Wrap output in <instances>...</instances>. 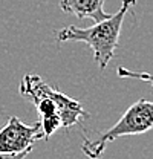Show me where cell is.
I'll return each mask as SVG.
<instances>
[{
	"instance_id": "6da1fadb",
	"label": "cell",
	"mask_w": 153,
	"mask_h": 159,
	"mask_svg": "<svg viewBox=\"0 0 153 159\" xmlns=\"http://www.w3.org/2000/svg\"><path fill=\"white\" fill-rule=\"evenodd\" d=\"M20 95L34 104L40 113L43 138H51L60 127H72L81 119L89 118L81 102L71 98L49 84L35 74H26L20 81Z\"/></svg>"
},
{
	"instance_id": "7a4b0ae2",
	"label": "cell",
	"mask_w": 153,
	"mask_h": 159,
	"mask_svg": "<svg viewBox=\"0 0 153 159\" xmlns=\"http://www.w3.org/2000/svg\"><path fill=\"white\" fill-rule=\"evenodd\" d=\"M135 3L136 0H123L121 8L109 19L98 21L90 28H78L74 25L66 26L55 32V39L57 41L86 43L94 52V61L101 70H104L109 66L110 60L114 58L115 51L118 49L124 17Z\"/></svg>"
},
{
	"instance_id": "3957f363",
	"label": "cell",
	"mask_w": 153,
	"mask_h": 159,
	"mask_svg": "<svg viewBox=\"0 0 153 159\" xmlns=\"http://www.w3.org/2000/svg\"><path fill=\"white\" fill-rule=\"evenodd\" d=\"M153 129V101L141 98L132 104L121 118L106 132L96 133V138H83L81 150L89 159H98L106 145L115 139L132 135H142Z\"/></svg>"
},
{
	"instance_id": "277c9868",
	"label": "cell",
	"mask_w": 153,
	"mask_h": 159,
	"mask_svg": "<svg viewBox=\"0 0 153 159\" xmlns=\"http://www.w3.org/2000/svg\"><path fill=\"white\" fill-rule=\"evenodd\" d=\"M38 139H44L40 121L34 125H28L17 116H11L0 129V153H21L32 150L34 142Z\"/></svg>"
},
{
	"instance_id": "5b68a950",
	"label": "cell",
	"mask_w": 153,
	"mask_h": 159,
	"mask_svg": "<svg viewBox=\"0 0 153 159\" xmlns=\"http://www.w3.org/2000/svg\"><path fill=\"white\" fill-rule=\"evenodd\" d=\"M60 8L76 19H92L95 23L110 17L104 11V0H60Z\"/></svg>"
},
{
	"instance_id": "8992f818",
	"label": "cell",
	"mask_w": 153,
	"mask_h": 159,
	"mask_svg": "<svg viewBox=\"0 0 153 159\" xmlns=\"http://www.w3.org/2000/svg\"><path fill=\"white\" fill-rule=\"evenodd\" d=\"M116 74L119 78H133V80H141V81H147L153 86V75L149 72H135V70H129L126 67H118Z\"/></svg>"
},
{
	"instance_id": "52a82bcc",
	"label": "cell",
	"mask_w": 153,
	"mask_h": 159,
	"mask_svg": "<svg viewBox=\"0 0 153 159\" xmlns=\"http://www.w3.org/2000/svg\"><path fill=\"white\" fill-rule=\"evenodd\" d=\"M29 153L31 150H26L21 153H0V159H26Z\"/></svg>"
}]
</instances>
